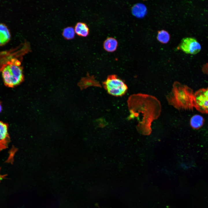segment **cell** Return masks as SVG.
<instances>
[{"instance_id":"6da1fadb","label":"cell","mask_w":208,"mask_h":208,"mask_svg":"<svg viewBox=\"0 0 208 208\" xmlns=\"http://www.w3.org/2000/svg\"><path fill=\"white\" fill-rule=\"evenodd\" d=\"M131 118L142 117L141 122L150 124L159 116L161 111L159 101L155 97L138 93L131 95L128 101Z\"/></svg>"},{"instance_id":"7a4b0ae2","label":"cell","mask_w":208,"mask_h":208,"mask_svg":"<svg viewBox=\"0 0 208 208\" xmlns=\"http://www.w3.org/2000/svg\"><path fill=\"white\" fill-rule=\"evenodd\" d=\"M194 94L191 88L176 81L166 98L169 104L178 110H191L194 108Z\"/></svg>"},{"instance_id":"3957f363","label":"cell","mask_w":208,"mask_h":208,"mask_svg":"<svg viewBox=\"0 0 208 208\" xmlns=\"http://www.w3.org/2000/svg\"><path fill=\"white\" fill-rule=\"evenodd\" d=\"M103 85L109 94L116 96L124 95L128 89L125 82L115 75H109L103 82Z\"/></svg>"},{"instance_id":"277c9868","label":"cell","mask_w":208,"mask_h":208,"mask_svg":"<svg viewBox=\"0 0 208 208\" xmlns=\"http://www.w3.org/2000/svg\"><path fill=\"white\" fill-rule=\"evenodd\" d=\"M194 106L199 112L208 114V87L200 88L194 93Z\"/></svg>"},{"instance_id":"5b68a950","label":"cell","mask_w":208,"mask_h":208,"mask_svg":"<svg viewBox=\"0 0 208 208\" xmlns=\"http://www.w3.org/2000/svg\"><path fill=\"white\" fill-rule=\"evenodd\" d=\"M180 48L186 53L195 54L201 50V46L195 38H183L180 45Z\"/></svg>"},{"instance_id":"8992f818","label":"cell","mask_w":208,"mask_h":208,"mask_svg":"<svg viewBox=\"0 0 208 208\" xmlns=\"http://www.w3.org/2000/svg\"><path fill=\"white\" fill-rule=\"evenodd\" d=\"M10 38V32L7 26L3 23H0V46L7 43Z\"/></svg>"},{"instance_id":"52a82bcc","label":"cell","mask_w":208,"mask_h":208,"mask_svg":"<svg viewBox=\"0 0 208 208\" xmlns=\"http://www.w3.org/2000/svg\"><path fill=\"white\" fill-rule=\"evenodd\" d=\"M131 11L134 16L138 18H141L145 15L147 12V9L144 4L138 3L133 6Z\"/></svg>"},{"instance_id":"ba28073f","label":"cell","mask_w":208,"mask_h":208,"mask_svg":"<svg viewBox=\"0 0 208 208\" xmlns=\"http://www.w3.org/2000/svg\"><path fill=\"white\" fill-rule=\"evenodd\" d=\"M118 45L117 40L114 38L110 37L108 38L105 40L103 46L104 49L106 51L112 52L116 50Z\"/></svg>"},{"instance_id":"9c48e42d","label":"cell","mask_w":208,"mask_h":208,"mask_svg":"<svg viewBox=\"0 0 208 208\" xmlns=\"http://www.w3.org/2000/svg\"><path fill=\"white\" fill-rule=\"evenodd\" d=\"M75 32L79 36L86 37L89 34V29L85 23L79 22L77 23L74 29Z\"/></svg>"},{"instance_id":"30bf717a","label":"cell","mask_w":208,"mask_h":208,"mask_svg":"<svg viewBox=\"0 0 208 208\" xmlns=\"http://www.w3.org/2000/svg\"><path fill=\"white\" fill-rule=\"evenodd\" d=\"M8 124L0 121V142H8L10 138Z\"/></svg>"},{"instance_id":"8fae6325","label":"cell","mask_w":208,"mask_h":208,"mask_svg":"<svg viewBox=\"0 0 208 208\" xmlns=\"http://www.w3.org/2000/svg\"><path fill=\"white\" fill-rule=\"evenodd\" d=\"M204 121V119L202 116L196 114L192 117L190 120V124L193 128L198 129L202 127Z\"/></svg>"},{"instance_id":"7c38bea8","label":"cell","mask_w":208,"mask_h":208,"mask_svg":"<svg viewBox=\"0 0 208 208\" xmlns=\"http://www.w3.org/2000/svg\"><path fill=\"white\" fill-rule=\"evenodd\" d=\"M157 38L160 42L166 44L169 41L170 35L167 31L165 30H161L158 31Z\"/></svg>"},{"instance_id":"4fadbf2b","label":"cell","mask_w":208,"mask_h":208,"mask_svg":"<svg viewBox=\"0 0 208 208\" xmlns=\"http://www.w3.org/2000/svg\"><path fill=\"white\" fill-rule=\"evenodd\" d=\"M75 32L74 29L72 27H68L64 29L62 34L63 36L67 39H73L75 36Z\"/></svg>"},{"instance_id":"5bb4252c","label":"cell","mask_w":208,"mask_h":208,"mask_svg":"<svg viewBox=\"0 0 208 208\" xmlns=\"http://www.w3.org/2000/svg\"><path fill=\"white\" fill-rule=\"evenodd\" d=\"M203 71L204 73L208 75V66H205L203 69Z\"/></svg>"},{"instance_id":"9a60e30c","label":"cell","mask_w":208,"mask_h":208,"mask_svg":"<svg viewBox=\"0 0 208 208\" xmlns=\"http://www.w3.org/2000/svg\"><path fill=\"white\" fill-rule=\"evenodd\" d=\"M2 105H1V102L0 101V113H1V111H2Z\"/></svg>"}]
</instances>
